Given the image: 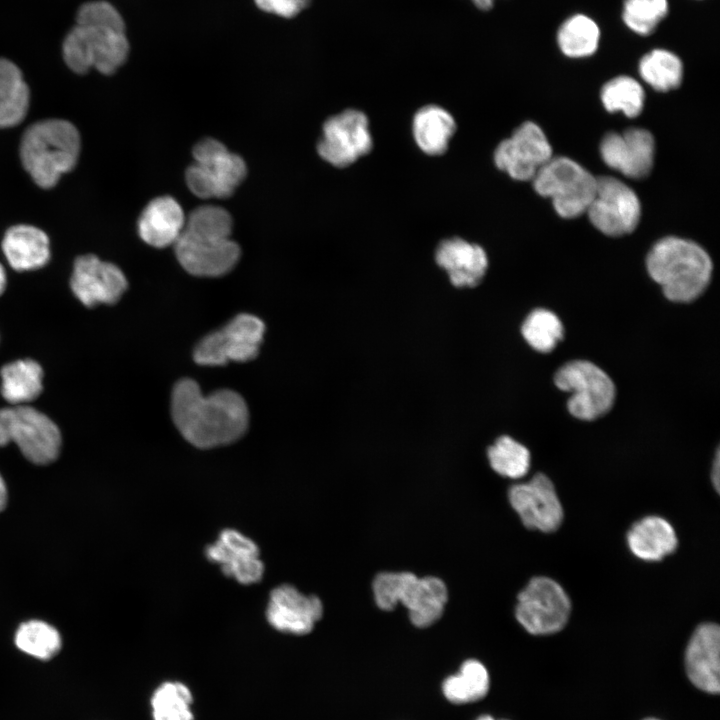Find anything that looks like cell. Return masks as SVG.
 Returning a JSON list of instances; mask_svg holds the SVG:
<instances>
[{"instance_id": "1", "label": "cell", "mask_w": 720, "mask_h": 720, "mask_svg": "<svg viewBox=\"0 0 720 720\" xmlns=\"http://www.w3.org/2000/svg\"><path fill=\"white\" fill-rule=\"evenodd\" d=\"M171 412L176 428L192 445L208 449L230 444L247 430L249 413L235 391L203 395L192 379H181L172 391Z\"/></svg>"}, {"instance_id": "2", "label": "cell", "mask_w": 720, "mask_h": 720, "mask_svg": "<svg viewBox=\"0 0 720 720\" xmlns=\"http://www.w3.org/2000/svg\"><path fill=\"white\" fill-rule=\"evenodd\" d=\"M232 218L222 207L200 206L186 217L183 231L174 244L181 266L199 277H218L230 272L240 257V247L231 238Z\"/></svg>"}, {"instance_id": "3", "label": "cell", "mask_w": 720, "mask_h": 720, "mask_svg": "<svg viewBox=\"0 0 720 720\" xmlns=\"http://www.w3.org/2000/svg\"><path fill=\"white\" fill-rule=\"evenodd\" d=\"M646 266L667 299L686 303L698 298L712 275V261L697 243L679 237H665L650 250Z\"/></svg>"}, {"instance_id": "4", "label": "cell", "mask_w": 720, "mask_h": 720, "mask_svg": "<svg viewBox=\"0 0 720 720\" xmlns=\"http://www.w3.org/2000/svg\"><path fill=\"white\" fill-rule=\"evenodd\" d=\"M80 135L63 119H46L30 125L23 133L20 157L25 170L42 188H51L71 171L79 157Z\"/></svg>"}, {"instance_id": "5", "label": "cell", "mask_w": 720, "mask_h": 720, "mask_svg": "<svg viewBox=\"0 0 720 720\" xmlns=\"http://www.w3.org/2000/svg\"><path fill=\"white\" fill-rule=\"evenodd\" d=\"M372 589L380 609L390 611L401 603L418 628L434 624L448 600L446 585L440 578H419L411 572H381L374 578Z\"/></svg>"}, {"instance_id": "6", "label": "cell", "mask_w": 720, "mask_h": 720, "mask_svg": "<svg viewBox=\"0 0 720 720\" xmlns=\"http://www.w3.org/2000/svg\"><path fill=\"white\" fill-rule=\"evenodd\" d=\"M129 42L125 24H76L63 42V58L76 73L91 68L112 74L127 60Z\"/></svg>"}, {"instance_id": "7", "label": "cell", "mask_w": 720, "mask_h": 720, "mask_svg": "<svg viewBox=\"0 0 720 720\" xmlns=\"http://www.w3.org/2000/svg\"><path fill=\"white\" fill-rule=\"evenodd\" d=\"M535 191L552 199L559 216L576 218L587 211L596 190L594 177L567 157H552L532 179Z\"/></svg>"}, {"instance_id": "8", "label": "cell", "mask_w": 720, "mask_h": 720, "mask_svg": "<svg viewBox=\"0 0 720 720\" xmlns=\"http://www.w3.org/2000/svg\"><path fill=\"white\" fill-rule=\"evenodd\" d=\"M14 442L31 462L46 465L61 449V433L44 413L26 405L0 409V446Z\"/></svg>"}, {"instance_id": "9", "label": "cell", "mask_w": 720, "mask_h": 720, "mask_svg": "<svg viewBox=\"0 0 720 720\" xmlns=\"http://www.w3.org/2000/svg\"><path fill=\"white\" fill-rule=\"evenodd\" d=\"M193 157L195 162L186 170V183L200 198L232 195L247 173L244 160L215 139L197 143Z\"/></svg>"}, {"instance_id": "10", "label": "cell", "mask_w": 720, "mask_h": 720, "mask_svg": "<svg viewBox=\"0 0 720 720\" xmlns=\"http://www.w3.org/2000/svg\"><path fill=\"white\" fill-rule=\"evenodd\" d=\"M554 383L571 393L568 410L580 420H595L613 406L615 385L608 374L592 362L573 360L565 363L555 373Z\"/></svg>"}, {"instance_id": "11", "label": "cell", "mask_w": 720, "mask_h": 720, "mask_svg": "<svg viewBox=\"0 0 720 720\" xmlns=\"http://www.w3.org/2000/svg\"><path fill=\"white\" fill-rule=\"evenodd\" d=\"M264 331V323L258 317L239 314L200 340L194 349V360L208 366L252 360L258 354Z\"/></svg>"}, {"instance_id": "12", "label": "cell", "mask_w": 720, "mask_h": 720, "mask_svg": "<svg viewBox=\"0 0 720 720\" xmlns=\"http://www.w3.org/2000/svg\"><path fill=\"white\" fill-rule=\"evenodd\" d=\"M515 616L526 631L546 635L560 631L567 623L571 603L568 595L551 578H532L518 594Z\"/></svg>"}, {"instance_id": "13", "label": "cell", "mask_w": 720, "mask_h": 720, "mask_svg": "<svg viewBox=\"0 0 720 720\" xmlns=\"http://www.w3.org/2000/svg\"><path fill=\"white\" fill-rule=\"evenodd\" d=\"M372 146L367 116L360 110L346 109L325 121L317 152L334 167L344 168L367 155Z\"/></svg>"}, {"instance_id": "14", "label": "cell", "mask_w": 720, "mask_h": 720, "mask_svg": "<svg viewBox=\"0 0 720 720\" xmlns=\"http://www.w3.org/2000/svg\"><path fill=\"white\" fill-rule=\"evenodd\" d=\"M586 212L599 231L622 236L637 227L641 205L636 193L621 180L602 176L597 178L595 194Z\"/></svg>"}, {"instance_id": "15", "label": "cell", "mask_w": 720, "mask_h": 720, "mask_svg": "<svg viewBox=\"0 0 720 720\" xmlns=\"http://www.w3.org/2000/svg\"><path fill=\"white\" fill-rule=\"evenodd\" d=\"M552 158V148L541 128L525 122L510 138L499 143L494 152L496 166L511 178L532 180L539 169Z\"/></svg>"}, {"instance_id": "16", "label": "cell", "mask_w": 720, "mask_h": 720, "mask_svg": "<svg viewBox=\"0 0 720 720\" xmlns=\"http://www.w3.org/2000/svg\"><path fill=\"white\" fill-rule=\"evenodd\" d=\"M512 508L526 528L555 531L563 520V508L552 481L543 473L528 482L512 485L508 491Z\"/></svg>"}, {"instance_id": "17", "label": "cell", "mask_w": 720, "mask_h": 720, "mask_svg": "<svg viewBox=\"0 0 720 720\" xmlns=\"http://www.w3.org/2000/svg\"><path fill=\"white\" fill-rule=\"evenodd\" d=\"M71 289L87 307L114 304L127 289V279L119 267L87 254L74 262Z\"/></svg>"}, {"instance_id": "18", "label": "cell", "mask_w": 720, "mask_h": 720, "mask_svg": "<svg viewBox=\"0 0 720 720\" xmlns=\"http://www.w3.org/2000/svg\"><path fill=\"white\" fill-rule=\"evenodd\" d=\"M600 154L612 169L629 178L641 179L652 170L655 141L653 135L643 128L611 132L602 139Z\"/></svg>"}, {"instance_id": "19", "label": "cell", "mask_w": 720, "mask_h": 720, "mask_svg": "<svg viewBox=\"0 0 720 720\" xmlns=\"http://www.w3.org/2000/svg\"><path fill=\"white\" fill-rule=\"evenodd\" d=\"M209 561L217 563L222 572L237 582L249 585L261 580L264 564L254 541L234 529H224L217 540L205 550Z\"/></svg>"}, {"instance_id": "20", "label": "cell", "mask_w": 720, "mask_h": 720, "mask_svg": "<svg viewBox=\"0 0 720 720\" xmlns=\"http://www.w3.org/2000/svg\"><path fill=\"white\" fill-rule=\"evenodd\" d=\"M322 614L323 605L317 596L304 595L289 584L271 591L266 608L267 621L273 628L295 635L311 632Z\"/></svg>"}, {"instance_id": "21", "label": "cell", "mask_w": 720, "mask_h": 720, "mask_svg": "<svg viewBox=\"0 0 720 720\" xmlns=\"http://www.w3.org/2000/svg\"><path fill=\"white\" fill-rule=\"evenodd\" d=\"M720 629L704 623L694 631L685 653V667L690 681L707 693L720 690Z\"/></svg>"}, {"instance_id": "22", "label": "cell", "mask_w": 720, "mask_h": 720, "mask_svg": "<svg viewBox=\"0 0 720 720\" xmlns=\"http://www.w3.org/2000/svg\"><path fill=\"white\" fill-rule=\"evenodd\" d=\"M435 261L455 287L477 286L488 268L485 250L459 237L441 241L435 251Z\"/></svg>"}, {"instance_id": "23", "label": "cell", "mask_w": 720, "mask_h": 720, "mask_svg": "<svg viewBox=\"0 0 720 720\" xmlns=\"http://www.w3.org/2000/svg\"><path fill=\"white\" fill-rule=\"evenodd\" d=\"M186 217L180 204L170 196L151 200L138 220L141 239L155 248L174 245L181 235Z\"/></svg>"}, {"instance_id": "24", "label": "cell", "mask_w": 720, "mask_h": 720, "mask_svg": "<svg viewBox=\"0 0 720 720\" xmlns=\"http://www.w3.org/2000/svg\"><path fill=\"white\" fill-rule=\"evenodd\" d=\"M2 250L10 266L17 271L39 269L50 258L48 236L32 225L10 227L3 237Z\"/></svg>"}, {"instance_id": "25", "label": "cell", "mask_w": 720, "mask_h": 720, "mask_svg": "<svg viewBox=\"0 0 720 720\" xmlns=\"http://www.w3.org/2000/svg\"><path fill=\"white\" fill-rule=\"evenodd\" d=\"M631 552L645 561H659L673 553L678 540L672 525L658 516H647L632 525L627 533Z\"/></svg>"}, {"instance_id": "26", "label": "cell", "mask_w": 720, "mask_h": 720, "mask_svg": "<svg viewBox=\"0 0 720 720\" xmlns=\"http://www.w3.org/2000/svg\"><path fill=\"white\" fill-rule=\"evenodd\" d=\"M456 131L453 116L444 108L429 104L414 115L412 132L417 146L424 153L439 156L446 152Z\"/></svg>"}, {"instance_id": "27", "label": "cell", "mask_w": 720, "mask_h": 720, "mask_svg": "<svg viewBox=\"0 0 720 720\" xmlns=\"http://www.w3.org/2000/svg\"><path fill=\"white\" fill-rule=\"evenodd\" d=\"M29 88L20 69L0 58V128L19 124L29 107Z\"/></svg>"}, {"instance_id": "28", "label": "cell", "mask_w": 720, "mask_h": 720, "mask_svg": "<svg viewBox=\"0 0 720 720\" xmlns=\"http://www.w3.org/2000/svg\"><path fill=\"white\" fill-rule=\"evenodd\" d=\"M1 394L12 405H24L42 392L43 370L34 360H17L1 369Z\"/></svg>"}, {"instance_id": "29", "label": "cell", "mask_w": 720, "mask_h": 720, "mask_svg": "<svg viewBox=\"0 0 720 720\" xmlns=\"http://www.w3.org/2000/svg\"><path fill=\"white\" fill-rule=\"evenodd\" d=\"M600 37V28L591 17L574 14L561 23L557 30L556 41L565 56L584 58L597 51Z\"/></svg>"}, {"instance_id": "30", "label": "cell", "mask_w": 720, "mask_h": 720, "mask_svg": "<svg viewBox=\"0 0 720 720\" xmlns=\"http://www.w3.org/2000/svg\"><path fill=\"white\" fill-rule=\"evenodd\" d=\"M489 674L485 666L474 659L465 661L458 672L445 679L443 694L454 704H466L478 701L489 690Z\"/></svg>"}, {"instance_id": "31", "label": "cell", "mask_w": 720, "mask_h": 720, "mask_svg": "<svg viewBox=\"0 0 720 720\" xmlns=\"http://www.w3.org/2000/svg\"><path fill=\"white\" fill-rule=\"evenodd\" d=\"M638 68L641 78L660 92L676 89L682 82V61L666 49L656 48L643 55Z\"/></svg>"}, {"instance_id": "32", "label": "cell", "mask_w": 720, "mask_h": 720, "mask_svg": "<svg viewBox=\"0 0 720 720\" xmlns=\"http://www.w3.org/2000/svg\"><path fill=\"white\" fill-rule=\"evenodd\" d=\"M601 101L609 112H622L627 117L638 116L644 105V90L640 83L629 76H618L604 84Z\"/></svg>"}, {"instance_id": "33", "label": "cell", "mask_w": 720, "mask_h": 720, "mask_svg": "<svg viewBox=\"0 0 720 720\" xmlns=\"http://www.w3.org/2000/svg\"><path fill=\"white\" fill-rule=\"evenodd\" d=\"M521 333L526 342L541 353L551 352L564 336L561 320L552 311L539 308L524 320Z\"/></svg>"}, {"instance_id": "34", "label": "cell", "mask_w": 720, "mask_h": 720, "mask_svg": "<svg viewBox=\"0 0 720 720\" xmlns=\"http://www.w3.org/2000/svg\"><path fill=\"white\" fill-rule=\"evenodd\" d=\"M487 455L491 468L501 476L519 479L529 471V450L509 436L499 437L488 448Z\"/></svg>"}, {"instance_id": "35", "label": "cell", "mask_w": 720, "mask_h": 720, "mask_svg": "<svg viewBox=\"0 0 720 720\" xmlns=\"http://www.w3.org/2000/svg\"><path fill=\"white\" fill-rule=\"evenodd\" d=\"M15 644L26 654L48 660L60 650L61 637L51 625L39 620H32L23 623L18 628Z\"/></svg>"}, {"instance_id": "36", "label": "cell", "mask_w": 720, "mask_h": 720, "mask_svg": "<svg viewBox=\"0 0 720 720\" xmlns=\"http://www.w3.org/2000/svg\"><path fill=\"white\" fill-rule=\"evenodd\" d=\"M192 695L180 682H165L153 693L151 699L154 720H193Z\"/></svg>"}, {"instance_id": "37", "label": "cell", "mask_w": 720, "mask_h": 720, "mask_svg": "<svg viewBox=\"0 0 720 720\" xmlns=\"http://www.w3.org/2000/svg\"><path fill=\"white\" fill-rule=\"evenodd\" d=\"M668 0H623L622 20L640 36L652 34L667 16Z\"/></svg>"}, {"instance_id": "38", "label": "cell", "mask_w": 720, "mask_h": 720, "mask_svg": "<svg viewBox=\"0 0 720 720\" xmlns=\"http://www.w3.org/2000/svg\"><path fill=\"white\" fill-rule=\"evenodd\" d=\"M256 6L266 13L293 18L307 8L311 0H254Z\"/></svg>"}, {"instance_id": "39", "label": "cell", "mask_w": 720, "mask_h": 720, "mask_svg": "<svg viewBox=\"0 0 720 720\" xmlns=\"http://www.w3.org/2000/svg\"><path fill=\"white\" fill-rule=\"evenodd\" d=\"M711 480L712 484L717 492H719L720 487V457H719V450L716 452V456L713 462L712 470H711Z\"/></svg>"}, {"instance_id": "40", "label": "cell", "mask_w": 720, "mask_h": 720, "mask_svg": "<svg viewBox=\"0 0 720 720\" xmlns=\"http://www.w3.org/2000/svg\"><path fill=\"white\" fill-rule=\"evenodd\" d=\"M7 503V489L3 478L0 475V512L5 508Z\"/></svg>"}, {"instance_id": "41", "label": "cell", "mask_w": 720, "mask_h": 720, "mask_svg": "<svg viewBox=\"0 0 720 720\" xmlns=\"http://www.w3.org/2000/svg\"><path fill=\"white\" fill-rule=\"evenodd\" d=\"M474 5L482 10V11H488L493 8L494 6V0H471Z\"/></svg>"}, {"instance_id": "42", "label": "cell", "mask_w": 720, "mask_h": 720, "mask_svg": "<svg viewBox=\"0 0 720 720\" xmlns=\"http://www.w3.org/2000/svg\"><path fill=\"white\" fill-rule=\"evenodd\" d=\"M6 273L4 267L0 264V296L6 288Z\"/></svg>"}, {"instance_id": "43", "label": "cell", "mask_w": 720, "mask_h": 720, "mask_svg": "<svg viewBox=\"0 0 720 720\" xmlns=\"http://www.w3.org/2000/svg\"><path fill=\"white\" fill-rule=\"evenodd\" d=\"M477 720H495V719L489 715H483V716L479 717Z\"/></svg>"}, {"instance_id": "44", "label": "cell", "mask_w": 720, "mask_h": 720, "mask_svg": "<svg viewBox=\"0 0 720 720\" xmlns=\"http://www.w3.org/2000/svg\"><path fill=\"white\" fill-rule=\"evenodd\" d=\"M647 720H656V719H647Z\"/></svg>"}]
</instances>
